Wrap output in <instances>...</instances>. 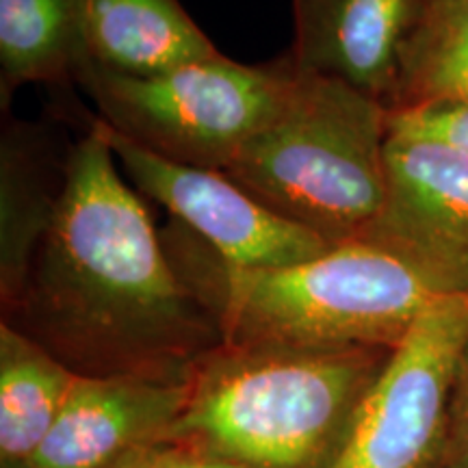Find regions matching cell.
I'll use <instances>...</instances> for the list:
<instances>
[{"instance_id": "6da1fadb", "label": "cell", "mask_w": 468, "mask_h": 468, "mask_svg": "<svg viewBox=\"0 0 468 468\" xmlns=\"http://www.w3.org/2000/svg\"><path fill=\"white\" fill-rule=\"evenodd\" d=\"M3 321L85 378L189 379L221 345L218 321L176 271L144 197L87 124L69 148L55 224Z\"/></svg>"}, {"instance_id": "7a4b0ae2", "label": "cell", "mask_w": 468, "mask_h": 468, "mask_svg": "<svg viewBox=\"0 0 468 468\" xmlns=\"http://www.w3.org/2000/svg\"><path fill=\"white\" fill-rule=\"evenodd\" d=\"M176 271L241 347L393 349L442 297L406 262L365 241L282 267H232L174 221Z\"/></svg>"}, {"instance_id": "3957f363", "label": "cell", "mask_w": 468, "mask_h": 468, "mask_svg": "<svg viewBox=\"0 0 468 468\" xmlns=\"http://www.w3.org/2000/svg\"><path fill=\"white\" fill-rule=\"evenodd\" d=\"M388 354L221 343L193 368L165 442L256 468H324Z\"/></svg>"}, {"instance_id": "277c9868", "label": "cell", "mask_w": 468, "mask_h": 468, "mask_svg": "<svg viewBox=\"0 0 468 468\" xmlns=\"http://www.w3.org/2000/svg\"><path fill=\"white\" fill-rule=\"evenodd\" d=\"M386 137L388 109L382 102L295 66L276 117L224 174L280 218L335 248L358 241L382 208Z\"/></svg>"}, {"instance_id": "5b68a950", "label": "cell", "mask_w": 468, "mask_h": 468, "mask_svg": "<svg viewBox=\"0 0 468 468\" xmlns=\"http://www.w3.org/2000/svg\"><path fill=\"white\" fill-rule=\"evenodd\" d=\"M292 80L289 55L265 66L218 55L145 76L91 58L76 76L113 131L167 161L218 172L276 117Z\"/></svg>"}, {"instance_id": "8992f818", "label": "cell", "mask_w": 468, "mask_h": 468, "mask_svg": "<svg viewBox=\"0 0 468 468\" xmlns=\"http://www.w3.org/2000/svg\"><path fill=\"white\" fill-rule=\"evenodd\" d=\"M466 345L468 292L442 297L390 349L324 468H442Z\"/></svg>"}, {"instance_id": "52a82bcc", "label": "cell", "mask_w": 468, "mask_h": 468, "mask_svg": "<svg viewBox=\"0 0 468 468\" xmlns=\"http://www.w3.org/2000/svg\"><path fill=\"white\" fill-rule=\"evenodd\" d=\"M83 120L113 152L133 189L167 208L174 221L228 265L282 267L332 248L317 234L280 218L228 174L152 154L87 111Z\"/></svg>"}, {"instance_id": "ba28073f", "label": "cell", "mask_w": 468, "mask_h": 468, "mask_svg": "<svg viewBox=\"0 0 468 468\" xmlns=\"http://www.w3.org/2000/svg\"><path fill=\"white\" fill-rule=\"evenodd\" d=\"M386 189L358 241L388 251L441 295L468 292V156L388 134Z\"/></svg>"}, {"instance_id": "9c48e42d", "label": "cell", "mask_w": 468, "mask_h": 468, "mask_svg": "<svg viewBox=\"0 0 468 468\" xmlns=\"http://www.w3.org/2000/svg\"><path fill=\"white\" fill-rule=\"evenodd\" d=\"M189 379L80 376L33 468H107L165 442L186 406Z\"/></svg>"}, {"instance_id": "30bf717a", "label": "cell", "mask_w": 468, "mask_h": 468, "mask_svg": "<svg viewBox=\"0 0 468 468\" xmlns=\"http://www.w3.org/2000/svg\"><path fill=\"white\" fill-rule=\"evenodd\" d=\"M417 0H292L297 68L343 80L388 109Z\"/></svg>"}, {"instance_id": "8fae6325", "label": "cell", "mask_w": 468, "mask_h": 468, "mask_svg": "<svg viewBox=\"0 0 468 468\" xmlns=\"http://www.w3.org/2000/svg\"><path fill=\"white\" fill-rule=\"evenodd\" d=\"M72 145L44 122L3 113L0 131V300L16 306L35 251L55 224Z\"/></svg>"}, {"instance_id": "7c38bea8", "label": "cell", "mask_w": 468, "mask_h": 468, "mask_svg": "<svg viewBox=\"0 0 468 468\" xmlns=\"http://www.w3.org/2000/svg\"><path fill=\"white\" fill-rule=\"evenodd\" d=\"M91 58L122 74H156L221 55L180 0H87Z\"/></svg>"}, {"instance_id": "4fadbf2b", "label": "cell", "mask_w": 468, "mask_h": 468, "mask_svg": "<svg viewBox=\"0 0 468 468\" xmlns=\"http://www.w3.org/2000/svg\"><path fill=\"white\" fill-rule=\"evenodd\" d=\"M87 61V0H0L3 113L25 85H74Z\"/></svg>"}, {"instance_id": "5bb4252c", "label": "cell", "mask_w": 468, "mask_h": 468, "mask_svg": "<svg viewBox=\"0 0 468 468\" xmlns=\"http://www.w3.org/2000/svg\"><path fill=\"white\" fill-rule=\"evenodd\" d=\"M79 373L25 332L0 324V464L33 468Z\"/></svg>"}, {"instance_id": "9a60e30c", "label": "cell", "mask_w": 468, "mask_h": 468, "mask_svg": "<svg viewBox=\"0 0 468 468\" xmlns=\"http://www.w3.org/2000/svg\"><path fill=\"white\" fill-rule=\"evenodd\" d=\"M427 101L468 102V0H417L388 111Z\"/></svg>"}, {"instance_id": "2e32d148", "label": "cell", "mask_w": 468, "mask_h": 468, "mask_svg": "<svg viewBox=\"0 0 468 468\" xmlns=\"http://www.w3.org/2000/svg\"><path fill=\"white\" fill-rule=\"evenodd\" d=\"M388 134L441 144L468 156V102L427 101L388 111Z\"/></svg>"}, {"instance_id": "e0dca14e", "label": "cell", "mask_w": 468, "mask_h": 468, "mask_svg": "<svg viewBox=\"0 0 468 468\" xmlns=\"http://www.w3.org/2000/svg\"><path fill=\"white\" fill-rule=\"evenodd\" d=\"M442 468H468V345L455 376Z\"/></svg>"}, {"instance_id": "ac0fdd59", "label": "cell", "mask_w": 468, "mask_h": 468, "mask_svg": "<svg viewBox=\"0 0 468 468\" xmlns=\"http://www.w3.org/2000/svg\"><path fill=\"white\" fill-rule=\"evenodd\" d=\"M150 468H256L221 455L196 452L178 444H154L150 452Z\"/></svg>"}, {"instance_id": "d6986e66", "label": "cell", "mask_w": 468, "mask_h": 468, "mask_svg": "<svg viewBox=\"0 0 468 468\" xmlns=\"http://www.w3.org/2000/svg\"><path fill=\"white\" fill-rule=\"evenodd\" d=\"M150 452L152 447L134 449V452L126 453L124 458H120L107 468H150Z\"/></svg>"}]
</instances>
